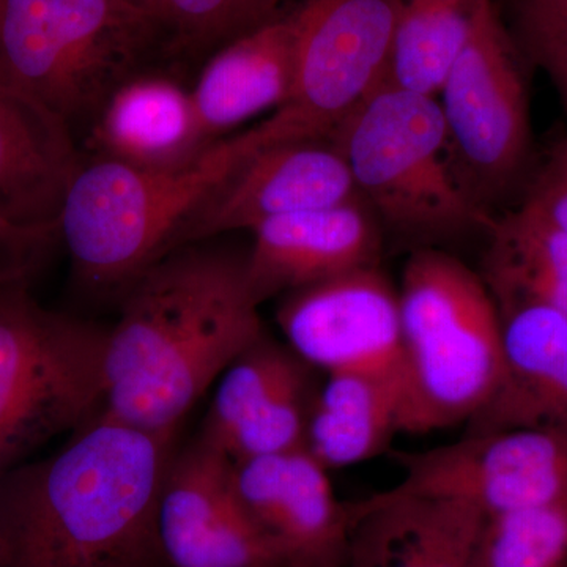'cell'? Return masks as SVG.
Here are the masks:
<instances>
[{"instance_id":"1","label":"cell","mask_w":567,"mask_h":567,"mask_svg":"<svg viewBox=\"0 0 567 567\" xmlns=\"http://www.w3.org/2000/svg\"><path fill=\"white\" fill-rule=\"evenodd\" d=\"M205 244L166 254L122 293L104 349L103 415L175 436L227 365L267 333L246 254Z\"/></svg>"},{"instance_id":"2","label":"cell","mask_w":567,"mask_h":567,"mask_svg":"<svg viewBox=\"0 0 567 567\" xmlns=\"http://www.w3.org/2000/svg\"><path fill=\"white\" fill-rule=\"evenodd\" d=\"M177 435L92 416L0 480V567H169L156 509Z\"/></svg>"},{"instance_id":"3","label":"cell","mask_w":567,"mask_h":567,"mask_svg":"<svg viewBox=\"0 0 567 567\" xmlns=\"http://www.w3.org/2000/svg\"><path fill=\"white\" fill-rule=\"evenodd\" d=\"M401 308L399 432L472 423L503 375L502 319L481 275L456 257L420 248L406 260Z\"/></svg>"},{"instance_id":"4","label":"cell","mask_w":567,"mask_h":567,"mask_svg":"<svg viewBox=\"0 0 567 567\" xmlns=\"http://www.w3.org/2000/svg\"><path fill=\"white\" fill-rule=\"evenodd\" d=\"M256 145L249 128L175 169H144L106 156L82 158L58 223V238L78 281L92 292L122 297L145 268L171 252L186 216Z\"/></svg>"},{"instance_id":"5","label":"cell","mask_w":567,"mask_h":567,"mask_svg":"<svg viewBox=\"0 0 567 567\" xmlns=\"http://www.w3.org/2000/svg\"><path fill=\"white\" fill-rule=\"evenodd\" d=\"M164 40L128 0H0V80L71 130L92 122Z\"/></svg>"},{"instance_id":"6","label":"cell","mask_w":567,"mask_h":567,"mask_svg":"<svg viewBox=\"0 0 567 567\" xmlns=\"http://www.w3.org/2000/svg\"><path fill=\"white\" fill-rule=\"evenodd\" d=\"M361 200L394 233L416 241L488 230L458 183L436 96L382 84L331 134Z\"/></svg>"},{"instance_id":"7","label":"cell","mask_w":567,"mask_h":567,"mask_svg":"<svg viewBox=\"0 0 567 567\" xmlns=\"http://www.w3.org/2000/svg\"><path fill=\"white\" fill-rule=\"evenodd\" d=\"M29 286L0 287V480L102 409L110 328L43 308Z\"/></svg>"},{"instance_id":"8","label":"cell","mask_w":567,"mask_h":567,"mask_svg":"<svg viewBox=\"0 0 567 567\" xmlns=\"http://www.w3.org/2000/svg\"><path fill=\"white\" fill-rule=\"evenodd\" d=\"M520 62L492 0L436 95L457 181L488 215L524 182L532 162Z\"/></svg>"},{"instance_id":"9","label":"cell","mask_w":567,"mask_h":567,"mask_svg":"<svg viewBox=\"0 0 567 567\" xmlns=\"http://www.w3.org/2000/svg\"><path fill=\"white\" fill-rule=\"evenodd\" d=\"M399 7L401 0H301L290 10L297 35L292 95L257 125L264 145L330 140L386 84Z\"/></svg>"},{"instance_id":"10","label":"cell","mask_w":567,"mask_h":567,"mask_svg":"<svg viewBox=\"0 0 567 567\" xmlns=\"http://www.w3.org/2000/svg\"><path fill=\"white\" fill-rule=\"evenodd\" d=\"M395 494L457 499L484 517L567 499V431L468 432L450 445L398 453Z\"/></svg>"},{"instance_id":"11","label":"cell","mask_w":567,"mask_h":567,"mask_svg":"<svg viewBox=\"0 0 567 567\" xmlns=\"http://www.w3.org/2000/svg\"><path fill=\"white\" fill-rule=\"evenodd\" d=\"M361 200L344 156L330 140L259 145L245 153L186 216L171 252L293 213Z\"/></svg>"},{"instance_id":"12","label":"cell","mask_w":567,"mask_h":567,"mask_svg":"<svg viewBox=\"0 0 567 567\" xmlns=\"http://www.w3.org/2000/svg\"><path fill=\"white\" fill-rule=\"evenodd\" d=\"M169 567H286L233 486V461L197 434L175 446L156 509Z\"/></svg>"},{"instance_id":"13","label":"cell","mask_w":567,"mask_h":567,"mask_svg":"<svg viewBox=\"0 0 567 567\" xmlns=\"http://www.w3.org/2000/svg\"><path fill=\"white\" fill-rule=\"evenodd\" d=\"M287 347L324 374L401 379L399 292L379 267L287 293L276 312Z\"/></svg>"},{"instance_id":"14","label":"cell","mask_w":567,"mask_h":567,"mask_svg":"<svg viewBox=\"0 0 567 567\" xmlns=\"http://www.w3.org/2000/svg\"><path fill=\"white\" fill-rule=\"evenodd\" d=\"M238 502L286 567H344L352 505L339 502L328 470L303 447L233 462Z\"/></svg>"},{"instance_id":"15","label":"cell","mask_w":567,"mask_h":567,"mask_svg":"<svg viewBox=\"0 0 567 567\" xmlns=\"http://www.w3.org/2000/svg\"><path fill=\"white\" fill-rule=\"evenodd\" d=\"M246 271L257 303L379 267L380 229L363 200L279 216L252 230Z\"/></svg>"},{"instance_id":"16","label":"cell","mask_w":567,"mask_h":567,"mask_svg":"<svg viewBox=\"0 0 567 567\" xmlns=\"http://www.w3.org/2000/svg\"><path fill=\"white\" fill-rule=\"evenodd\" d=\"M81 163L73 130L0 80V226L55 240L63 197Z\"/></svg>"},{"instance_id":"17","label":"cell","mask_w":567,"mask_h":567,"mask_svg":"<svg viewBox=\"0 0 567 567\" xmlns=\"http://www.w3.org/2000/svg\"><path fill=\"white\" fill-rule=\"evenodd\" d=\"M352 507L344 567H477L484 514L476 507L393 491Z\"/></svg>"},{"instance_id":"18","label":"cell","mask_w":567,"mask_h":567,"mask_svg":"<svg viewBox=\"0 0 567 567\" xmlns=\"http://www.w3.org/2000/svg\"><path fill=\"white\" fill-rule=\"evenodd\" d=\"M91 123L96 156L144 169L186 166L215 144L205 136L192 89L163 71L126 78Z\"/></svg>"},{"instance_id":"19","label":"cell","mask_w":567,"mask_h":567,"mask_svg":"<svg viewBox=\"0 0 567 567\" xmlns=\"http://www.w3.org/2000/svg\"><path fill=\"white\" fill-rule=\"evenodd\" d=\"M297 35L290 11L208 55L192 89L205 136L218 142L292 95Z\"/></svg>"},{"instance_id":"20","label":"cell","mask_w":567,"mask_h":567,"mask_svg":"<svg viewBox=\"0 0 567 567\" xmlns=\"http://www.w3.org/2000/svg\"><path fill=\"white\" fill-rule=\"evenodd\" d=\"M468 432L547 427L567 431V316L525 317L503 339L498 391Z\"/></svg>"},{"instance_id":"21","label":"cell","mask_w":567,"mask_h":567,"mask_svg":"<svg viewBox=\"0 0 567 567\" xmlns=\"http://www.w3.org/2000/svg\"><path fill=\"white\" fill-rule=\"evenodd\" d=\"M401 399L398 375L327 374L309 412L305 450L328 472L379 456L399 432Z\"/></svg>"},{"instance_id":"22","label":"cell","mask_w":567,"mask_h":567,"mask_svg":"<svg viewBox=\"0 0 567 567\" xmlns=\"http://www.w3.org/2000/svg\"><path fill=\"white\" fill-rule=\"evenodd\" d=\"M481 278L498 311L546 305L567 315V230L522 203L494 218Z\"/></svg>"},{"instance_id":"23","label":"cell","mask_w":567,"mask_h":567,"mask_svg":"<svg viewBox=\"0 0 567 567\" xmlns=\"http://www.w3.org/2000/svg\"><path fill=\"white\" fill-rule=\"evenodd\" d=\"M492 0H401L386 84L436 96Z\"/></svg>"},{"instance_id":"24","label":"cell","mask_w":567,"mask_h":567,"mask_svg":"<svg viewBox=\"0 0 567 567\" xmlns=\"http://www.w3.org/2000/svg\"><path fill=\"white\" fill-rule=\"evenodd\" d=\"M311 365L265 333L227 365L216 382L199 435L221 447L235 429L259 413L276 395L311 375Z\"/></svg>"},{"instance_id":"25","label":"cell","mask_w":567,"mask_h":567,"mask_svg":"<svg viewBox=\"0 0 567 567\" xmlns=\"http://www.w3.org/2000/svg\"><path fill=\"white\" fill-rule=\"evenodd\" d=\"M477 567H567V499L484 517Z\"/></svg>"},{"instance_id":"26","label":"cell","mask_w":567,"mask_h":567,"mask_svg":"<svg viewBox=\"0 0 567 567\" xmlns=\"http://www.w3.org/2000/svg\"><path fill=\"white\" fill-rule=\"evenodd\" d=\"M287 0H158L164 40L175 52L210 55L276 20Z\"/></svg>"},{"instance_id":"27","label":"cell","mask_w":567,"mask_h":567,"mask_svg":"<svg viewBox=\"0 0 567 567\" xmlns=\"http://www.w3.org/2000/svg\"><path fill=\"white\" fill-rule=\"evenodd\" d=\"M496 11L522 62L544 71L567 114V0H505Z\"/></svg>"},{"instance_id":"28","label":"cell","mask_w":567,"mask_h":567,"mask_svg":"<svg viewBox=\"0 0 567 567\" xmlns=\"http://www.w3.org/2000/svg\"><path fill=\"white\" fill-rule=\"evenodd\" d=\"M524 203L567 230V134L533 177Z\"/></svg>"},{"instance_id":"29","label":"cell","mask_w":567,"mask_h":567,"mask_svg":"<svg viewBox=\"0 0 567 567\" xmlns=\"http://www.w3.org/2000/svg\"><path fill=\"white\" fill-rule=\"evenodd\" d=\"M52 241L0 226V287L31 282Z\"/></svg>"},{"instance_id":"30","label":"cell","mask_w":567,"mask_h":567,"mask_svg":"<svg viewBox=\"0 0 567 567\" xmlns=\"http://www.w3.org/2000/svg\"><path fill=\"white\" fill-rule=\"evenodd\" d=\"M128 2L141 7V9L151 11L153 17H156V20H158V0H128Z\"/></svg>"},{"instance_id":"31","label":"cell","mask_w":567,"mask_h":567,"mask_svg":"<svg viewBox=\"0 0 567 567\" xmlns=\"http://www.w3.org/2000/svg\"><path fill=\"white\" fill-rule=\"evenodd\" d=\"M0 550H2V546H0Z\"/></svg>"}]
</instances>
